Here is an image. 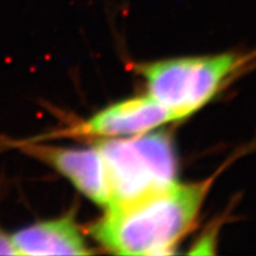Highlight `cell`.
Returning <instances> with one entry per match:
<instances>
[{"label":"cell","mask_w":256,"mask_h":256,"mask_svg":"<svg viewBox=\"0 0 256 256\" xmlns=\"http://www.w3.org/2000/svg\"><path fill=\"white\" fill-rule=\"evenodd\" d=\"M172 121H176L172 114L151 96H136L108 106L66 134L102 138L136 136Z\"/></svg>","instance_id":"5b68a950"},{"label":"cell","mask_w":256,"mask_h":256,"mask_svg":"<svg viewBox=\"0 0 256 256\" xmlns=\"http://www.w3.org/2000/svg\"><path fill=\"white\" fill-rule=\"evenodd\" d=\"M0 255H17L12 235L5 232L0 224Z\"/></svg>","instance_id":"52a82bcc"},{"label":"cell","mask_w":256,"mask_h":256,"mask_svg":"<svg viewBox=\"0 0 256 256\" xmlns=\"http://www.w3.org/2000/svg\"><path fill=\"white\" fill-rule=\"evenodd\" d=\"M17 255L92 254L75 220L69 217L40 220L12 234Z\"/></svg>","instance_id":"8992f818"},{"label":"cell","mask_w":256,"mask_h":256,"mask_svg":"<svg viewBox=\"0 0 256 256\" xmlns=\"http://www.w3.org/2000/svg\"><path fill=\"white\" fill-rule=\"evenodd\" d=\"M0 144L18 148L24 154L34 158L66 177L86 197L98 206L110 204V188L104 164L98 147L66 148L30 142H14L0 139Z\"/></svg>","instance_id":"277c9868"},{"label":"cell","mask_w":256,"mask_h":256,"mask_svg":"<svg viewBox=\"0 0 256 256\" xmlns=\"http://www.w3.org/2000/svg\"><path fill=\"white\" fill-rule=\"evenodd\" d=\"M210 180L177 183L106 208L90 228L92 236L119 255H165L196 223Z\"/></svg>","instance_id":"6da1fadb"},{"label":"cell","mask_w":256,"mask_h":256,"mask_svg":"<svg viewBox=\"0 0 256 256\" xmlns=\"http://www.w3.org/2000/svg\"><path fill=\"white\" fill-rule=\"evenodd\" d=\"M256 51L214 56L180 57L142 64L147 95L165 107L174 120L196 113L212 100L234 76L254 66Z\"/></svg>","instance_id":"7a4b0ae2"},{"label":"cell","mask_w":256,"mask_h":256,"mask_svg":"<svg viewBox=\"0 0 256 256\" xmlns=\"http://www.w3.org/2000/svg\"><path fill=\"white\" fill-rule=\"evenodd\" d=\"M96 147L107 174L108 206L134 200L176 182L177 159L171 139L166 134L114 138L100 142Z\"/></svg>","instance_id":"3957f363"}]
</instances>
